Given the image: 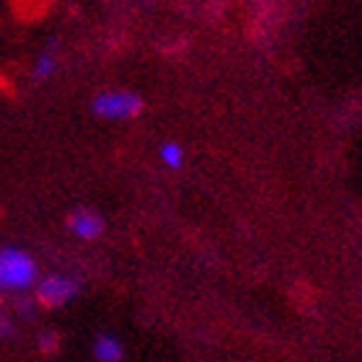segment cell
Wrapping results in <instances>:
<instances>
[{"label":"cell","instance_id":"5b68a950","mask_svg":"<svg viewBox=\"0 0 362 362\" xmlns=\"http://www.w3.org/2000/svg\"><path fill=\"white\" fill-rule=\"evenodd\" d=\"M93 355L98 362H122L124 349H122L119 339H114V337H98L93 344Z\"/></svg>","mask_w":362,"mask_h":362},{"label":"cell","instance_id":"9c48e42d","mask_svg":"<svg viewBox=\"0 0 362 362\" xmlns=\"http://www.w3.org/2000/svg\"><path fill=\"white\" fill-rule=\"evenodd\" d=\"M11 332H13V329H11V324H8V318L0 316V337H8Z\"/></svg>","mask_w":362,"mask_h":362},{"label":"cell","instance_id":"ba28073f","mask_svg":"<svg viewBox=\"0 0 362 362\" xmlns=\"http://www.w3.org/2000/svg\"><path fill=\"white\" fill-rule=\"evenodd\" d=\"M57 337H54V334H42V349H54L57 347Z\"/></svg>","mask_w":362,"mask_h":362},{"label":"cell","instance_id":"7a4b0ae2","mask_svg":"<svg viewBox=\"0 0 362 362\" xmlns=\"http://www.w3.org/2000/svg\"><path fill=\"white\" fill-rule=\"evenodd\" d=\"M93 112L101 119H132L143 112V98L124 88L104 90L93 98Z\"/></svg>","mask_w":362,"mask_h":362},{"label":"cell","instance_id":"52a82bcc","mask_svg":"<svg viewBox=\"0 0 362 362\" xmlns=\"http://www.w3.org/2000/svg\"><path fill=\"white\" fill-rule=\"evenodd\" d=\"M54 68H57V57H54L52 49H49V52H42L37 57V62H34V78H37V81H47V78L54 73Z\"/></svg>","mask_w":362,"mask_h":362},{"label":"cell","instance_id":"8992f818","mask_svg":"<svg viewBox=\"0 0 362 362\" xmlns=\"http://www.w3.org/2000/svg\"><path fill=\"white\" fill-rule=\"evenodd\" d=\"M160 160L168 168H181L184 166V148L179 143H163L160 145Z\"/></svg>","mask_w":362,"mask_h":362},{"label":"cell","instance_id":"277c9868","mask_svg":"<svg viewBox=\"0 0 362 362\" xmlns=\"http://www.w3.org/2000/svg\"><path fill=\"white\" fill-rule=\"evenodd\" d=\"M70 230L78 235V238H96L104 230V223L96 212L88 210H78L70 215Z\"/></svg>","mask_w":362,"mask_h":362},{"label":"cell","instance_id":"3957f363","mask_svg":"<svg viewBox=\"0 0 362 362\" xmlns=\"http://www.w3.org/2000/svg\"><path fill=\"white\" fill-rule=\"evenodd\" d=\"M78 285L70 277H62V274H49L37 285V300L42 305H49V308H60L68 300L76 298Z\"/></svg>","mask_w":362,"mask_h":362},{"label":"cell","instance_id":"6da1fadb","mask_svg":"<svg viewBox=\"0 0 362 362\" xmlns=\"http://www.w3.org/2000/svg\"><path fill=\"white\" fill-rule=\"evenodd\" d=\"M37 282V264L21 249H0V290H29Z\"/></svg>","mask_w":362,"mask_h":362}]
</instances>
